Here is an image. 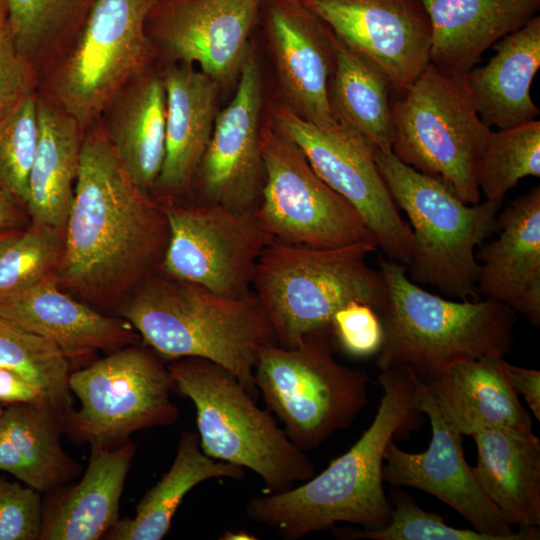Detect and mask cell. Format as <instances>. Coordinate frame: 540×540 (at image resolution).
<instances>
[{
	"label": "cell",
	"instance_id": "1",
	"mask_svg": "<svg viewBox=\"0 0 540 540\" xmlns=\"http://www.w3.org/2000/svg\"><path fill=\"white\" fill-rule=\"evenodd\" d=\"M66 225L63 275L87 291L140 280L160 265L168 244L163 205L133 182L100 121L84 130Z\"/></svg>",
	"mask_w": 540,
	"mask_h": 540
},
{
	"label": "cell",
	"instance_id": "2",
	"mask_svg": "<svg viewBox=\"0 0 540 540\" xmlns=\"http://www.w3.org/2000/svg\"><path fill=\"white\" fill-rule=\"evenodd\" d=\"M383 395L370 426L328 467L301 485L248 500L246 516L300 539L310 533L350 523L363 529L384 527L391 503L384 491L382 468L388 443L407 437L422 424L414 373L407 368L380 371Z\"/></svg>",
	"mask_w": 540,
	"mask_h": 540
},
{
	"label": "cell",
	"instance_id": "3",
	"mask_svg": "<svg viewBox=\"0 0 540 540\" xmlns=\"http://www.w3.org/2000/svg\"><path fill=\"white\" fill-rule=\"evenodd\" d=\"M121 315L165 361L199 357L213 361L256 400L254 369L260 352L277 344L259 298H232L165 274L146 278Z\"/></svg>",
	"mask_w": 540,
	"mask_h": 540
},
{
	"label": "cell",
	"instance_id": "4",
	"mask_svg": "<svg viewBox=\"0 0 540 540\" xmlns=\"http://www.w3.org/2000/svg\"><path fill=\"white\" fill-rule=\"evenodd\" d=\"M387 299L377 313L383 341L375 355L380 371L407 368L429 382L456 364L511 351L515 312L480 298L451 301L413 282L406 266L379 259Z\"/></svg>",
	"mask_w": 540,
	"mask_h": 540
},
{
	"label": "cell",
	"instance_id": "5",
	"mask_svg": "<svg viewBox=\"0 0 540 540\" xmlns=\"http://www.w3.org/2000/svg\"><path fill=\"white\" fill-rule=\"evenodd\" d=\"M376 242L312 248L274 240L260 255L252 289L272 324L277 345L295 347L331 329L333 315L357 301L378 313L387 299L384 278L366 262Z\"/></svg>",
	"mask_w": 540,
	"mask_h": 540
},
{
	"label": "cell",
	"instance_id": "6",
	"mask_svg": "<svg viewBox=\"0 0 540 540\" xmlns=\"http://www.w3.org/2000/svg\"><path fill=\"white\" fill-rule=\"evenodd\" d=\"M167 367L174 391L195 406L200 447L208 457L253 471L264 482V493L285 491L315 474L306 452L229 370L199 357L176 359Z\"/></svg>",
	"mask_w": 540,
	"mask_h": 540
},
{
	"label": "cell",
	"instance_id": "7",
	"mask_svg": "<svg viewBox=\"0 0 540 540\" xmlns=\"http://www.w3.org/2000/svg\"><path fill=\"white\" fill-rule=\"evenodd\" d=\"M376 162L392 198L409 218V278L453 298L480 299L475 248L496 232L503 202L467 204L448 184L404 164L392 152L377 150Z\"/></svg>",
	"mask_w": 540,
	"mask_h": 540
},
{
	"label": "cell",
	"instance_id": "8",
	"mask_svg": "<svg viewBox=\"0 0 540 540\" xmlns=\"http://www.w3.org/2000/svg\"><path fill=\"white\" fill-rule=\"evenodd\" d=\"M338 349L331 328L305 336L293 348L266 346L254 369L267 409L305 452L350 428L368 403L369 376L339 363Z\"/></svg>",
	"mask_w": 540,
	"mask_h": 540
},
{
	"label": "cell",
	"instance_id": "9",
	"mask_svg": "<svg viewBox=\"0 0 540 540\" xmlns=\"http://www.w3.org/2000/svg\"><path fill=\"white\" fill-rule=\"evenodd\" d=\"M392 153L413 169L448 184L467 204L480 202L477 169L492 129L480 118L465 74L429 63L391 101Z\"/></svg>",
	"mask_w": 540,
	"mask_h": 540
},
{
	"label": "cell",
	"instance_id": "10",
	"mask_svg": "<svg viewBox=\"0 0 540 540\" xmlns=\"http://www.w3.org/2000/svg\"><path fill=\"white\" fill-rule=\"evenodd\" d=\"M157 0H95L72 41L45 72L43 96L85 130L156 56L146 20Z\"/></svg>",
	"mask_w": 540,
	"mask_h": 540
},
{
	"label": "cell",
	"instance_id": "11",
	"mask_svg": "<svg viewBox=\"0 0 540 540\" xmlns=\"http://www.w3.org/2000/svg\"><path fill=\"white\" fill-rule=\"evenodd\" d=\"M68 382L80 408H70L61 419L75 441L113 446L135 431L171 425L180 415L165 360L148 346L114 350L70 373Z\"/></svg>",
	"mask_w": 540,
	"mask_h": 540
},
{
	"label": "cell",
	"instance_id": "12",
	"mask_svg": "<svg viewBox=\"0 0 540 540\" xmlns=\"http://www.w3.org/2000/svg\"><path fill=\"white\" fill-rule=\"evenodd\" d=\"M260 148L264 183L253 213L274 240L312 248L376 242L359 212L315 173L273 122L261 126Z\"/></svg>",
	"mask_w": 540,
	"mask_h": 540
},
{
	"label": "cell",
	"instance_id": "13",
	"mask_svg": "<svg viewBox=\"0 0 540 540\" xmlns=\"http://www.w3.org/2000/svg\"><path fill=\"white\" fill-rule=\"evenodd\" d=\"M275 127L304 154L315 173L361 215L388 258L407 265L412 232L380 173L377 148L340 124L317 126L284 103H274Z\"/></svg>",
	"mask_w": 540,
	"mask_h": 540
},
{
	"label": "cell",
	"instance_id": "14",
	"mask_svg": "<svg viewBox=\"0 0 540 540\" xmlns=\"http://www.w3.org/2000/svg\"><path fill=\"white\" fill-rule=\"evenodd\" d=\"M163 208L169 227L163 274L226 297L253 291L258 259L274 241L253 212L199 202L169 201Z\"/></svg>",
	"mask_w": 540,
	"mask_h": 540
},
{
	"label": "cell",
	"instance_id": "15",
	"mask_svg": "<svg viewBox=\"0 0 540 540\" xmlns=\"http://www.w3.org/2000/svg\"><path fill=\"white\" fill-rule=\"evenodd\" d=\"M415 375V374H414ZM419 407L430 421L432 437L426 451L410 453L391 440L384 452L383 482L431 494L465 518L472 529L494 540H538L539 527L514 531L488 499L468 465L462 437L437 410L425 383L415 375Z\"/></svg>",
	"mask_w": 540,
	"mask_h": 540
},
{
	"label": "cell",
	"instance_id": "16",
	"mask_svg": "<svg viewBox=\"0 0 540 540\" xmlns=\"http://www.w3.org/2000/svg\"><path fill=\"white\" fill-rule=\"evenodd\" d=\"M264 0H157L146 33L169 63L198 66L220 85L239 76Z\"/></svg>",
	"mask_w": 540,
	"mask_h": 540
},
{
	"label": "cell",
	"instance_id": "17",
	"mask_svg": "<svg viewBox=\"0 0 540 540\" xmlns=\"http://www.w3.org/2000/svg\"><path fill=\"white\" fill-rule=\"evenodd\" d=\"M299 1L386 74L394 97L430 63L431 24L420 0Z\"/></svg>",
	"mask_w": 540,
	"mask_h": 540
},
{
	"label": "cell",
	"instance_id": "18",
	"mask_svg": "<svg viewBox=\"0 0 540 540\" xmlns=\"http://www.w3.org/2000/svg\"><path fill=\"white\" fill-rule=\"evenodd\" d=\"M262 75L250 48L239 72L236 92L217 114L214 128L198 167L197 202L236 212H253L264 183L260 148Z\"/></svg>",
	"mask_w": 540,
	"mask_h": 540
},
{
	"label": "cell",
	"instance_id": "19",
	"mask_svg": "<svg viewBox=\"0 0 540 540\" xmlns=\"http://www.w3.org/2000/svg\"><path fill=\"white\" fill-rule=\"evenodd\" d=\"M265 28L286 105L320 127L337 123L328 100L331 29L299 0H264Z\"/></svg>",
	"mask_w": 540,
	"mask_h": 540
},
{
	"label": "cell",
	"instance_id": "20",
	"mask_svg": "<svg viewBox=\"0 0 540 540\" xmlns=\"http://www.w3.org/2000/svg\"><path fill=\"white\" fill-rule=\"evenodd\" d=\"M497 239L475 252L477 290L540 324V187L515 198L497 216Z\"/></svg>",
	"mask_w": 540,
	"mask_h": 540
},
{
	"label": "cell",
	"instance_id": "21",
	"mask_svg": "<svg viewBox=\"0 0 540 540\" xmlns=\"http://www.w3.org/2000/svg\"><path fill=\"white\" fill-rule=\"evenodd\" d=\"M166 92L165 157L154 189L167 197L187 192L208 146L220 84L195 66L169 63L162 73Z\"/></svg>",
	"mask_w": 540,
	"mask_h": 540
},
{
	"label": "cell",
	"instance_id": "22",
	"mask_svg": "<svg viewBox=\"0 0 540 540\" xmlns=\"http://www.w3.org/2000/svg\"><path fill=\"white\" fill-rule=\"evenodd\" d=\"M0 316L53 343L68 357L117 350L136 340L127 321L104 316L74 300L49 277L0 297Z\"/></svg>",
	"mask_w": 540,
	"mask_h": 540
},
{
	"label": "cell",
	"instance_id": "23",
	"mask_svg": "<svg viewBox=\"0 0 540 540\" xmlns=\"http://www.w3.org/2000/svg\"><path fill=\"white\" fill-rule=\"evenodd\" d=\"M431 24L430 63L466 74L497 41L535 17L540 0H420Z\"/></svg>",
	"mask_w": 540,
	"mask_h": 540
},
{
	"label": "cell",
	"instance_id": "24",
	"mask_svg": "<svg viewBox=\"0 0 540 540\" xmlns=\"http://www.w3.org/2000/svg\"><path fill=\"white\" fill-rule=\"evenodd\" d=\"M504 358L460 362L424 382L443 420L463 436L484 428L531 432L530 414L504 369Z\"/></svg>",
	"mask_w": 540,
	"mask_h": 540
},
{
	"label": "cell",
	"instance_id": "25",
	"mask_svg": "<svg viewBox=\"0 0 540 540\" xmlns=\"http://www.w3.org/2000/svg\"><path fill=\"white\" fill-rule=\"evenodd\" d=\"M135 452L129 440L91 444L87 469L73 487L43 505L40 540H97L117 522L125 479Z\"/></svg>",
	"mask_w": 540,
	"mask_h": 540
},
{
	"label": "cell",
	"instance_id": "26",
	"mask_svg": "<svg viewBox=\"0 0 540 540\" xmlns=\"http://www.w3.org/2000/svg\"><path fill=\"white\" fill-rule=\"evenodd\" d=\"M100 120L122 166L144 192L155 188L165 157L166 92L162 74L146 70L114 97Z\"/></svg>",
	"mask_w": 540,
	"mask_h": 540
},
{
	"label": "cell",
	"instance_id": "27",
	"mask_svg": "<svg viewBox=\"0 0 540 540\" xmlns=\"http://www.w3.org/2000/svg\"><path fill=\"white\" fill-rule=\"evenodd\" d=\"M492 47L495 55L465 74L481 120L499 129L535 120L540 111L530 91L540 68V16Z\"/></svg>",
	"mask_w": 540,
	"mask_h": 540
},
{
	"label": "cell",
	"instance_id": "28",
	"mask_svg": "<svg viewBox=\"0 0 540 540\" xmlns=\"http://www.w3.org/2000/svg\"><path fill=\"white\" fill-rule=\"evenodd\" d=\"M473 437L471 467L488 499L511 526H540V439L532 431L484 428Z\"/></svg>",
	"mask_w": 540,
	"mask_h": 540
},
{
	"label": "cell",
	"instance_id": "29",
	"mask_svg": "<svg viewBox=\"0 0 540 540\" xmlns=\"http://www.w3.org/2000/svg\"><path fill=\"white\" fill-rule=\"evenodd\" d=\"M61 413L42 402L15 403L0 418V470L40 493L78 476L81 466L62 448Z\"/></svg>",
	"mask_w": 540,
	"mask_h": 540
},
{
	"label": "cell",
	"instance_id": "30",
	"mask_svg": "<svg viewBox=\"0 0 540 540\" xmlns=\"http://www.w3.org/2000/svg\"><path fill=\"white\" fill-rule=\"evenodd\" d=\"M39 139L26 206L33 224H66L73 201L84 129L54 102L37 94Z\"/></svg>",
	"mask_w": 540,
	"mask_h": 540
},
{
	"label": "cell",
	"instance_id": "31",
	"mask_svg": "<svg viewBox=\"0 0 540 540\" xmlns=\"http://www.w3.org/2000/svg\"><path fill=\"white\" fill-rule=\"evenodd\" d=\"M245 469L208 457L194 431L180 435L175 459L169 470L140 500L133 518L117 520L105 534L109 540H160L170 530L172 519L186 494L212 478L241 480Z\"/></svg>",
	"mask_w": 540,
	"mask_h": 540
},
{
	"label": "cell",
	"instance_id": "32",
	"mask_svg": "<svg viewBox=\"0 0 540 540\" xmlns=\"http://www.w3.org/2000/svg\"><path fill=\"white\" fill-rule=\"evenodd\" d=\"M331 45L334 68L328 100L334 119L364 136L378 150L392 152V93L388 77L333 32Z\"/></svg>",
	"mask_w": 540,
	"mask_h": 540
},
{
	"label": "cell",
	"instance_id": "33",
	"mask_svg": "<svg viewBox=\"0 0 540 540\" xmlns=\"http://www.w3.org/2000/svg\"><path fill=\"white\" fill-rule=\"evenodd\" d=\"M9 29L19 55L37 76L72 41L95 0H7Z\"/></svg>",
	"mask_w": 540,
	"mask_h": 540
},
{
	"label": "cell",
	"instance_id": "34",
	"mask_svg": "<svg viewBox=\"0 0 540 540\" xmlns=\"http://www.w3.org/2000/svg\"><path fill=\"white\" fill-rule=\"evenodd\" d=\"M0 367L24 377L61 414L72 408L69 357L53 343L1 316Z\"/></svg>",
	"mask_w": 540,
	"mask_h": 540
},
{
	"label": "cell",
	"instance_id": "35",
	"mask_svg": "<svg viewBox=\"0 0 540 540\" xmlns=\"http://www.w3.org/2000/svg\"><path fill=\"white\" fill-rule=\"evenodd\" d=\"M529 176H540V121L492 131L477 169V185L486 200L503 202Z\"/></svg>",
	"mask_w": 540,
	"mask_h": 540
},
{
	"label": "cell",
	"instance_id": "36",
	"mask_svg": "<svg viewBox=\"0 0 540 540\" xmlns=\"http://www.w3.org/2000/svg\"><path fill=\"white\" fill-rule=\"evenodd\" d=\"M38 139V102L34 91L0 125V189L16 203H27Z\"/></svg>",
	"mask_w": 540,
	"mask_h": 540
},
{
	"label": "cell",
	"instance_id": "37",
	"mask_svg": "<svg viewBox=\"0 0 540 540\" xmlns=\"http://www.w3.org/2000/svg\"><path fill=\"white\" fill-rule=\"evenodd\" d=\"M58 229L33 224L0 252V297L48 277L61 257Z\"/></svg>",
	"mask_w": 540,
	"mask_h": 540
},
{
	"label": "cell",
	"instance_id": "38",
	"mask_svg": "<svg viewBox=\"0 0 540 540\" xmlns=\"http://www.w3.org/2000/svg\"><path fill=\"white\" fill-rule=\"evenodd\" d=\"M341 540H494L474 529L449 526L440 515L420 508L407 496L395 497L390 521L377 529H332Z\"/></svg>",
	"mask_w": 540,
	"mask_h": 540
},
{
	"label": "cell",
	"instance_id": "39",
	"mask_svg": "<svg viewBox=\"0 0 540 540\" xmlns=\"http://www.w3.org/2000/svg\"><path fill=\"white\" fill-rule=\"evenodd\" d=\"M40 494L27 485L0 478V540H40Z\"/></svg>",
	"mask_w": 540,
	"mask_h": 540
},
{
	"label": "cell",
	"instance_id": "40",
	"mask_svg": "<svg viewBox=\"0 0 540 540\" xmlns=\"http://www.w3.org/2000/svg\"><path fill=\"white\" fill-rule=\"evenodd\" d=\"M331 327L338 344L355 358L376 355L383 341L379 315L368 304L353 301L340 308L332 317Z\"/></svg>",
	"mask_w": 540,
	"mask_h": 540
},
{
	"label": "cell",
	"instance_id": "41",
	"mask_svg": "<svg viewBox=\"0 0 540 540\" xmlns=\"http://www.w3.org/2000/svg\"><path fill=\"white\" fill-rule=\"evenodd\" d=\"M37 84L38 76L17 52L8 25L0 33V125Z\"/></svg>",
	"mask_w": 540,
	"mask_h": 540
},
{
	"label": "cell",
	"instance_id": "42",
	"mask_svg": "<svg viewBox=\"0 0 540 540\" xmlns=\"http://www.w3.org/2000/svg\"><path fill=\"white\" fill-rule=\"evenodd\" d=\"M508 380L517 395H522L536 419L540 420V371L527 369L504 360Z\"/></svg>",
	"mask_w": 540,
	"mask_h": 540
},
{
	"label": "cell",
	"instance_id": "43",
	"mask_svg": "<svg viewBox=\"0 0 540 540\" xmlns=\"http://www.w3.org/2000/svg\"><path fill=\"white\" fill-rule=\"evenodd\" d=\"M0 402L45 403L38 388L15 371L3 367H0Z\"/></svg>",
	"mask_w": 540,
	"mask_h": 540
},
{
	"label": "cell",
	"instance_id": "44",
	"mask_svg": "<svg viewBox=\"0 0 540 540\" xmlns=\"http://www.w3.org/2000/svg\"><path fill=\"white\" fill-rule=\"evenodd\" d=\"M21 220L17 203L0 189V230L14 229Z\"/></svg>",
	"mask_w": 540,
	"mask_h": 540
},
{
	"label": "cell",
	"instance_id": "45",
	"mask_svg": "<svg viewBox=\"0 0 540 540\" xmlns=\"http://www.w3.org/2000/svg\"><path fill=\"white\" fill-rule=\"evenodd\" d=\"M19 234V231L14 229L0 230V252L6 248Z\"/></svg>",
	"mask_w": 540,
	"mask_h": 540
},
{
	"label": "cell",
	"instance_id": "46",
	"mask_svg": "<svg viewBox=\"0 0 540 540\" xmlns=\"http://www.w3.org/2000/svg\"><path fill=\"white\" fill-rule=\"evenodd\" d=\"M9 25V7L7 0H0V33Z\"/></svg>",
	"mask_w": 540,
	"mask_h": 540
},
{
	"label": "cell",
	"instance_id": "47",
	"mask_svg": "<svg viewBox=\"0 0 540 540\" xmlns=\"http://www.w3.org/2000/svg\"><path fill=\"white\" fill-rule=\"evenodd\" d=\"M220 539L223 540H253L257 539L254 535H251L247 532H231V531H225Z\"/></svg>",
	"mask_w": 540,
	"mask_h": 540
},
{
	"label": "cell",
	"instance_id": "48",
	"mask_svg": "<svg viewBox=\"0 0 540 540\" xmlns=\"http://www.w3.org/2000/svg\"><path fill=\"white\" fill-rule=\"evenodd\" d=\"M3 411H4V408H2V406L0 405V418L2 416Z\"/></svg>",
	"mask_w": 540,
	"mask_h": 540
}]
</instances>
